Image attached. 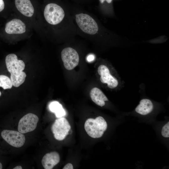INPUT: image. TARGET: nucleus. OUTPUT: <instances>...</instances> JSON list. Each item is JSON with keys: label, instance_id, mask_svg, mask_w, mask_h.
Returning <instances> with one entry per match:
<instances>
[{"label": "nucleus", "instance_id": "nucleus-1", "mask_svg": "<svg viewBox=\"0 0 169 169\" xmlns=\"http://www.w3.org/2000/svg\"><path fill=\"white\" fill-rule=\"evenodd\" d=\"M5 63L8 71L10 73V79L13 85L18 87L25 81L26 74L23 71L25 65L24 62L18 60L17 56L14 54L7 55Z\"/></svg>", "mask_w": 169, "mask_h": 169}, {"label": "nucleus", "instance_id": "nucleus-2", "mask_svg": "<svg viewBox=\"0 0 169 169\" xmlns=\"http://www.w3.org/2000/svg\"><path fill=\"white\" fill-rule=\"evenodd\" d=\"M74 19L80 31L87 36L93 37L98 33V24L90 15L84 13H76L74 16Z\"/></svg>", "mask_w": 169, "mask_h": 169}, {"label": "nucleus", "instance_id": "nucleus-3", "mask_svg": "<svg viewBox=\"0 0 169 169\" xmlns=\"http://www.w3.org/2000/svg\"><path fill=\"white\" fill-rule=\"evenodd\" d=\"M97 72L100 76V79L103 84H106L110 89L120 90L123 85V82L117 73L111 72L110 69L105 64H102L98 67Z\"/></svg>", "mask_w": 169, "mask_h": 169}, {"label": "nucleus", "instance_id": "nucleus-4", "mask_svg": "<svg viewBox=\"0 0 169 169\" xmlns=\"http://www.w3.org/2000/svg\"><path fill=\"white\" fill-rule=\"evenodd\" d=\"M66 14L60 6L53 3L47 4L44 8L43 13L46 22L53 26L59 25L64 21Z\"/></svg>", "mask_w": 169, "mask_h": 169}, {"label": "nucleus", "instance_id": "nucleus-5", "mask_svg": "<svg viewBox=\"0 0 169 169\" xmlns=\"http://www.w3.org/2000/svg\"><path fill=\"white\" fill-rule=\"evenodd\" d=\"M84 127L87 134L93 138L101 137L106 130L107 124L104 119L99 116L95 119L89 118L85 121Z\"/></svg>", "mask_w": 169, "mask_h": 169}, {"label": "nucleus", "instance_id": "nucleus-6", "mask_svg": "<svg viewBox=\"0 0 169 169\" xmlns=\"http://www.w3.org/2000/svg\"><path fill=\"white\" fill-rule=\"evenodd\" d=\"M61 57L65 68L68 70L73 69L79 64V54L75 49L71 47L63 49L61 52Z\"/></svg>", "mask_w": 169, "mask_h": 169}, {"label": "nucleus", "instance_id": "nucleus-7", "mask_svg": "<svg viewBox=\"0 0 169 169\" xmlns=\"http://www.w3.org/2000/svg\"><path fill=\"white\" fill-rule=\"evenodd\" d=\"M71 129L66 119L61 117L55 120L51 127V130L55 139L61 141L65 139Z\"/></svg>", "mask_w": 169, "mask_h": 169}, {"label": "nucleus", "instance_id": "nucleus-8", "mask_svg": "<svg viewBox=\"0 0 169 169\" xmlns=\"http://www.w3.org/2000/svg\"><path fill=\"white\" fill-rule=\"evenodd\" d=\"M1 136L8 143L15 147L22 146L25 141L24 135L16 131L4 130L2 131Z\"/></svg>", "mask_w": 169, "mask_h": 169}, {"label": "nucleus", "instance_id": "nucleus-9", "mask_svg": "<svg viewBox=\"0 0 169 169\" xmlns=\"http://www.w3.org/2000/svg\"><path fill=\"white\" fill-rule=\"evenodd\" d=\"M39 120L38 117L32 113H28L20 120L18 126V131L26 133L34 130Z\"/></svg>", "mask_w": 169, "mask_h": 169}, {"label": "nucleus", "instance_id": "nucleus-10", "mask_svg": "<svg viewBox=\"0 0 169 169\" xmlns=\"http://www.w3.org/2000/svg\"><path fill=\"white\" fill-rule=\"evenodd\" d=\"M27 27L25 23L21 20L13 18L7 22L5 24L6 33L11 35H19L25 33Z\"/></svg>", "mask_w": 169, "mask_h": 169}, {"label": "nucleus", "instance_id": "nucleus-11", "mask_svg": "<svg viewBox=\"0 0 169 169\" xmlns=\"http://www.w3.org/2000/svg\"><path fill=\"white\" fill-rule=\"evenodd\" d=\"M16 8L23 15L28 18L34 15V9L30 0H15Z\"/></svg>", "mask_w": 169, "mask_h": 169}, {"label": "nucleus", "instance_id": "nucleus-12", "mask_svg": "<svg viewBox=\"0 0 169 169\" xmlns=\"http://www.w3.org/2000/svg\"><path fill=\"white\" fill-rule=\"evenodd\" d=\"M59 154L56 151H53L45 154L42 160V165L45 169H52L60 161Z\"/></svg>", "mask_w": 169, "mask_h": 169}, {"label": "nucleus", "instance_id": "nucleus-13", "mask_svg": "<svg viewBox=\"0 0 169 169\" xmlns=\"http://www.w3.org/2000/svg\"><path fill=\"white\" fill-rule=\"evenodd\" d=\"M90 96L92 100L96 105L101 107L105 105V101H108V99L103 92L97 87L93 88L91 90Z\"/></svg>", "mask_w": 169, "mask_h": 169}, {"label": "nucleus", "instance_id": "nucleus-14", "mask_svg": "<svg viewBox=\"0 0 169 169\" xmlns=\"http://www.w3.org/2000/svg\"><path fill=\"white\" fill-rule=\"evenodd\" d=\"M153 108V105L151 100L148 99H143L140 100L135 110L138 113L146 115L150 113Z\"/></svg>", "mask_w": 169, "mask_h": 169}, {"label": "nucleus", "instance_id": "nucleus-15", "mask_svg": "<svg viewBox=\"0 0 169 169\" xmlns=\"http://www.w3.org/2000/svg\"><path fill=\"white\" fill-rule=\"evenodd\" d=\"M49 108L51 112L55 113L57 118H61L66 115V112L62 105L58 101H54L50 103Z\"/></svg>", "mask_w": 169, "mask_h": 169}, {"label": "nucleus", "instance_id": "nucleus-16", "mask_svg": "<svg viewBox=\"0 0 169 169\" xmlns=\"http://www.w3.org/2000/svg\"><path fill=\"white\" fill-rule=\"evenodd\" d=\"M13 84L10 79L4 75H0V87L2 88L4 90L11 89ZM1 93L0 91V97Z\"/></svg>", "mask_w": 169, "mask_h": 169}, {"label": "nucleus", "instance_id": "nucleus-17", "mask_svg": "<svg viewBox=\"0 0 169 169\" xmlns=\"http://www.w3.org/2000/svg\"><path fill=\"white\" fill-rule=\"evenodd\" d=\"M161 134L164 137H169V122H168L162 127L161 130Z\"/></svg>", "mask_w": 169, "mask_h": 169}, {"label": "nucleus", "instance_id": "nucleus-18", "mask_svg": "<svg viewBox=\"0 0 169 169\" xmlns=\"http://www.w3.org/2000/svg\"><path fill=\"white\" fill-rule=\"evenodd\" d=\"M73 167L72 164L68 163L66 164L63 168V169H73Z\"/></svg>", "mask_w": 169, "mask_h": 169}, {"label": "nucleus", "instance_id": "nucleus-19", "mask_svg": "<svg viewBox=\"0 0 169 169\" xmlns=\"http://www.w3.org/2000/svg\"><path fill=\"white\" fill-rule=\"evenodd\" d=\"M4 6L5 4L3 0H0V12L4 9Z\"/></svg>", "mask_w": 169, "mask_h": 169}, {"label": "nucleus", "instance_id": "nucleus-20", "mask_svg": "<svg viewBox=\"0 0 169 169\" xmlns=\"http://www.w3.org/2000/svg\"><path fill=\"white\" fill-rule=\"evenodd\" d=\"M95 59V56L92 54L89 55L87 57V59L88 62H91L93 61Z\"/></svg>", "mask_w": 169, "mask_h": 169}, {"label": "nucleus", "instance_id": "nucleus-21", "mask_svg": "<svg viewBox=\"0 0 169 169\" xmlns=\"http://www.w3.org/2000/svg\"><path fill=\"white\" fill-rule=\"evenodd\" d=\"M100 1L101 3H103L105 1H106L107 3H110L111 2L112 0H100Z\"/></svg>", "mask_w": 169, "mask_h": 169}, {"label": "nucleus", "instance_id": "nucleus-22", "mask_svg": "<svg viewBox=\"0 0 169 169\" xmlns=\"http://www.w3.org/2000/svg\"><path fill=\"white\" fill-rule=\"evenodd\" d=\"M22 167L20 166H18L14 168H13V169H22Z\"/></svg>", "mask_w": 169, "mask_h": 169}, {"label": "nucleus", "instance_id": "nucleus-23", "mask_svg": "<svg viewBox=\"0 0 169 169\" xmlns=\"http://www.w3.org/2000/svg\"><path fill=\"white\" fill-rule=\"evenodd\" d=\"M3 166L2 163L0 162V169H2Z\"/></svg>", "mask_w": 169, "mask_h": 169}]
</instances>
